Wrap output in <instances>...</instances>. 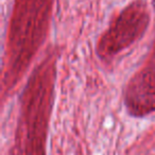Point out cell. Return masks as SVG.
I'll return each mask as SVG.
<instances>
[{
    "mask_svg": "<svg viewBox=\"0 0 155 155\" xmlns=\"http://www.w3.org/2000/svg\"><path fill=\"white\" fill-rule=\"evenodd\" d=\"M127 114L144 118L155 113V63H150L134 73L123 91Z\"/></svg>",
    "mask_w": 155,
    "mask_h": 155,
    "instance_id": "obj_2",
    "label": "cell"
},
{
    "mask_svg": "<svg viewBox=\"0 0 155 155\" xmlns=\"http://www.w3.org/2000/svg\"><path fill=\"white\" fill-rule=\"evenodd\" d=\"M54 64L38 66L24 95V155H45V139L54 83Z\"/></svg>",
    "mask_w": 155,
    "mask_h": 155,
    "instance_id": "obj_1",
    "label": "cell"
}]
</instances>
